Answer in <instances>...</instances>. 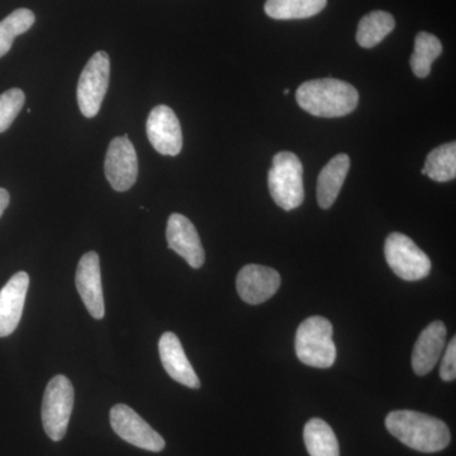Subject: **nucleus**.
<instances>
[{
    "label": "nucleus",
    "mask_w": 456,
    "mask_h": 456,
    "mask_svg": "<svg viewBox=\"0 0 456 456\" xmlns=\"http://www.w3.org/2000/svg\"><path fill=\"white\" fill-rule=\"evenodd\" d=\"M386 428L408 448L421 452H441L452 440L445 422L415 411H393L387 416Z\"/></svg>",
    "instance_id": "obj_1"
},
{
    "label": "nucleus",
    "mask_w": 456,
    "mask_h": 456,
    "mask_svg": "<svg viewBox=\"0 0 456 456\" xmlns=\"http://www.w3.org/2000/svg\"><path fill=\"white\" fill-rule=\"evenodd\" d=\"M296 97L303 110L322 118L347 116L359 103L358 90L349 83L331 77L303 83Z\"/></svg>",
    "instance_id": "obj_2"
},
{
    "label": "nucleus",
    "mask_w": 456,
    "mask_h": 456,
    "mask_svg": "<svg viewBox=\"0 0 456 456\" xmlns=\"http://www.w3.org/2000/svg\"><path fill=\"white\" fill-rule=\"evenodd\" d=\"M332 334L334 329L326 318L314 316L303 321L296 335V353L303 364L320 369L335 364L338 353Z\"/></svg>",
    "instance_id": "obj_3"
},
{
    "label": "nucleus",
    "mask_w": 456,
    "mask_h": 456,
    "mask_svg": "<svg viewBox=\"0 0 456 456\" xmlns=\"http://www.w3.org/2000/svg\"><path fill=\"white\" fill-rule=\"evenodd\" d=\"M270 196L284 211L298 208L305 200L303 167L298 156L283 151L274 156L268 174Z\"/></svg>",
    "instance_id": "obj_4"
},
{
    "label": "nucleus",
    "mask_w": 456,
    "mask_h": 456,
    "mask_svg": "<svg viewBox=\"0 0 456 456\" xmlns=\"http://www.w3.org/2000/svg\"><path fill=\"white\" fill-rule=\"evenodd\" d=\"M74 387L65 375H56L47 384L42 401V425L53 441L64 439L74 408Z\"/></svg>",
    "instance_id": "obj_5"
},
{
    "label": "nucleus",
    "mask_w": 456,
    "mask_h": 456,
    "mask_svg": "<svg viewBox=\"0 0 456 456\" xmlns=\"http://www.w3.org/2000/svg\"><path fill=\"white\" fill-rule=\"evenodd\" d=\"M384 255L389 268L403 281H421L430 274V257L403 233L393 232L387 237Z\"/></svg>",
    "instance_id": "obj_6"
},
{
    "label": "nucleus",
    "mask_w": 456,
    "mask_h": 456,
    "mask_svg": "<svg viewBox=\"0 0 456 456\" xmlns=\"http://www.w3.org/2000/svg\"><path fill=\"white\" fill-rule=\"evenodd\" d=\"M110 56L104 51H98L90 57L77 83V104L86 118H94L101 110L110 86Z\"/></svg>",
    "instance_id": "obj_7"
},
{
    "label": "nucleus",
    "mask_w": 456,
    "mask_h": 456,
    "mask_svg": "<svg viewBox=\"0 0 456 456\" xmlns=\"http://www.w3.org/2000/svg\"><path fill=\"white\" fill-rule=\"evenodd\" d=\"M110 426L121 439L136 448L159 452L165 448V440L142 417L126 404H116L110 410Z\"/></svg>",
    "instance_id": "obj_8"
},
{
    "label": "nucleus",
    "mask_w": 456,
    "mask_h": 456,
    "mask_svg": "<svg viewBox=\"0 0 456 456\" xmlns=\"http://www.w3.org/2000/svg\"><path fill=\"white\" fill-rule=\"evenodd\" d=\"M104 170L110 187L126 191L134 187L139 175L136 150L127 134L110 141L104 161Z\"/></svg>",
    "instance_id": "obj_9"
},
{
    "label": "nucleus",
    "mask_w": 456,
    "mask_h": 456,
    "mask_svg": "<svg viewBox=\"0 0 456 456\" xmlns=\"http://www.w3.org/2000/svg\"><path fill=\"white\" fill-rule=\"evenodd\" d=\"M146 134L159 154L176 156L182 151V127L178 117L170 107L158 106L150 112Z\"/></svg>",
    "instance_id": "obj_10"
},
{
    "label": "nucleus",
    "mask_w": 456,
    "mask_h": 456,
    "mask_svg": "<svg viewBox=\"0 0 456 456\" xmlns=\"http://www.w3.org/2000/svg\"><path fill=\"white\" fill-rule=\"evenodd\" d=\"M75 283L90 316L102 320L106 314V307L102 287L101 260L95 251L83 255L77 265Z\"/></svg>",
    "instance_id": "obj_11"
},
{
    "label": "nucleus",
    "mask_w": 456,
    "mask_h": 456,
    "mask_svg": "<svg viewBox=\"0 0 456 456\" xmlns=\"http://www.w3.org/2000/svg\"><path fill=\"white\" fill-rule=\"evenodd\" d=\"M281 281L277 270L250 264L237 274L236 288L242 301L248 305H261L278 292Z\"/></svg>",
    "instance_id": "obj_12"
},
{
    "label": "nucleus",
    "mask_w": 456,
    "mask_h": 456,
    "mask_svg": "<svg viewBox=\"0 0 456 456\" xmlns=\"http://www.w3.org/2000/svg\"><path fill=\"white\" fill-rule=\"evenodd\" d=\"M167 246L180 255L193 269L202 268L206 254L196 227L189 218L173 213L167 220Z\"/></svg>",
    "instance_id": "obj_13"
},
{
    "label": "nucleus",
    "mask_w": 456,
    "mask_h": 456,
    "mask_svg": "<svg viewBox=\"0 0 456 456\" xmlns=\"http://www.w3.org/2000/svg\"><path fill=\"white\" fill-rule=\"evenodd\" d=\"M28 287L29 275L18 272L0 290V338L13 334L20 325Z\"/></svg>",
    "instance_id": "obj_14"
},
{
    "label": "nucleus",
    "mask_w": 456,
    "mask_h": 456,
    "mask_svg": "<svg viewBox=\"0 0 456 456\" xmlns=\"http://www.w3.org/2000/svg\"><path fill=\"white\" fill-rule=\"evenodd\" d=\"M159 354L165 370L175 382L188 388H200V378L189 362L178 336L173 332H165L159 341Z\"/></svg>",
    "instance_id": "obj_15"
},
{
    "label": "nucleus",
    "mask_w": 456,
    "mask_h": 456,
    "mask_svg": "<svg viewBox=\"0 0 456 456\" xmlns=\"http://www.w3.org/2000/svg\"><path fill=\"white\" fill-rule=\"evenodd\" d=\"M446 340V327L441 321L430 323L416 341L412 353V368L417 375L430 373L441 358Z\"/></svg>",
    "instance_id": "obj_16"
},
{
    "label": "nucleus",
    "mask_w": 456,
    "mask_h": 456,
    "mask_svg": "<svg viewBox=\"0 0 456 456\" xmlns=\"http://www.w3.org/2000/svg\"><path fill=\"white\" fill-rule=\"evenodd\" d=\"M349 170L350 158L346 154L336 155L321 170L317 182V202L321 208L334 206Z\"/></svg>",
    "instance_id": "obj_17"
},
{
    "label": "nucleus",
    "mask_w": 456,
    "mask_h": 456,
    "mask_svg": "<svg viewBox=\"0 0 456 456\" xmlns=\"http://www.w3.org/2000/svg\"><path fill=\"white\" fill-rule=\"evenodd\" d=\"M310 456H340V446L334 430L321 419H312L303 431Z\"/></svg>",
    "instance_id": "obj_18"
},
{
    "label": "nucleus",
    "mask_w": 456,
    "mask_h": 456,
    "mask_svg": "<svg viewBox=\"0 0 456 456\" xmlns=\"http://www.w3.org/2000/svg\"><path fill=\"white\" fill-rule=\"evenodd\" d=\"M395 18L388 12H370L359 22L356 41L362 49H373L395 29Z\"/></svg>",
    "instance_id": "obj_19"
},
{
    "label": "nucleus",
    "mask_w": 456,
    "mask_h": 456,
    "mask_svg": "<svg viewBox=\"0 0 456 456\" xmlns=\"http://www.w3.org/2000/svg\"><path fill=\"white\" fill-rule=\"evenodd\" d=\"M327 5V0H268L265 13L273 20H305L316 16Z\"/></svg>",
    "instance_id": "obj_20"
},
{
    "label": "nucleus",
    "mask_w": 456,
    "mask_h": 456,
    "mask_svg": "<svg viewBox=\"0 0 456 456\" xmlns=\"http://www.w3.org/2000/svg\"><path fill=\"white\" fill-rule=\"evenodd\" d=\"M424 175L435 182H452L456 178V143L449 142L432 150L426 159Z\"/></svg>",
    "instance_id": "obj_21"
},
{
    "label": "nucleus",
    "mask_w": 456,
    "mask_h": 456,
    "mask_svg": "<svg viewBox=\"0 0 456 456\" xmlns=\"http://www.w3.org/2000/svg\"><path fill=\"white\" fill-rule=\"evenodd\" d=\"M443 53V45L435 35L428 32H419L416 36L415 51L411 56L410 65L417 77H428L435 60Z\"/></svg>",
    "instance_id": "obj_22"
},
{
    "label": "nucleus",
    "mask_w": 456,
    "mask_h": 456,
    "mask_svg": "<svg viewBox=\"0 0 456 456\" xmlns=\"http://www.w3.org/2000/svg\"><path fill=\"white\" fill-rule=\"evenodd\" d=\"M35 22V13L27 8L17 9L5 17L0 22V57L7 55L16 37L28 31Z\"/></svg>",
    "instance_id": "obj_23"
},
{
    "label": "nucleus",
    "mask_w": 456,
    "mask_h": 456,
    "mask_svg": "<svg viewBox=\"0 0 456 456\" xmlns=\"http://www.w3.org/2000/svg\"><path fill=\"white\" fill-rule=\"evenodd\" d=\"M23 90L13 88L0 94V134L8 130L25 106Z\"/></svg>",
    "instance_id": "obj_24"
},
{
    "label": "nucleus",
    "mask_w": 456,
    "mask_h": 456,
    "mask_svg": "<svg viewBox=\"0 0 456 456\" xmlns=\"http://www.w3.org/2000/svg\"><path fill=\"white\" fill-rule=\"evenodd\" d=\"M441 379L445 382H452L456 378V338H452V341L446 347L443 360H441L440 367Z\"/></svg>",
    "instance_id": "obj_25"
},
{
    "label": "nucleus",
    "mask_w": 456,
    "mask_h": 456,
    "mask_svg": "<svg viewBox=\"0 0 456 456\" xmlns=\"http://www.w3.org/2000/svg\"><path fill=\"white\" fill-rule=\"evenodd\" d=\"M9 200H11V196H9L8 191L0 188V217H2L3 213L7 209Z\"/></svg>",
    "instance_id": "obj_26"
},
{
    "label": "nucleus",
    "mask_w": 456,
    "mask_h": 456,
    "mask_svg": "<svg viewBox=\"0 0 456 456\" xmlns=\"http://www.w3.org/2000/svg\"><path fill=\"white\" fill-rule=\"evenodd\" d=\"M289 93V89H284V94L287 95Z\"/></svg>",
    "instance_id": "obj_27"
}]
</instances>
